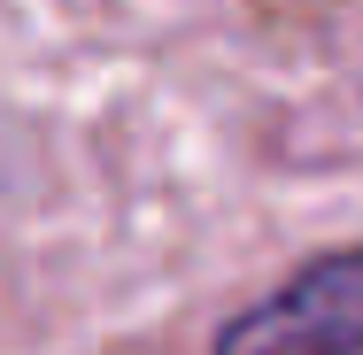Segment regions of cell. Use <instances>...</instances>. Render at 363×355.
<instances>
[{"label":"cell","mask_w":363,"mask_h":355,"mask_svg":"<svg viewBox=\"0 0 363 355\" xmlns=\"http://www.w3.org/2000/svg\"><path fill=\"white\" fill-rule=\"evenodd\" d=\"M217 355H363V247L294 271L271 301L217 332Z\"/></svg>","instance_id":"6da1fadb"}]
</instances>
